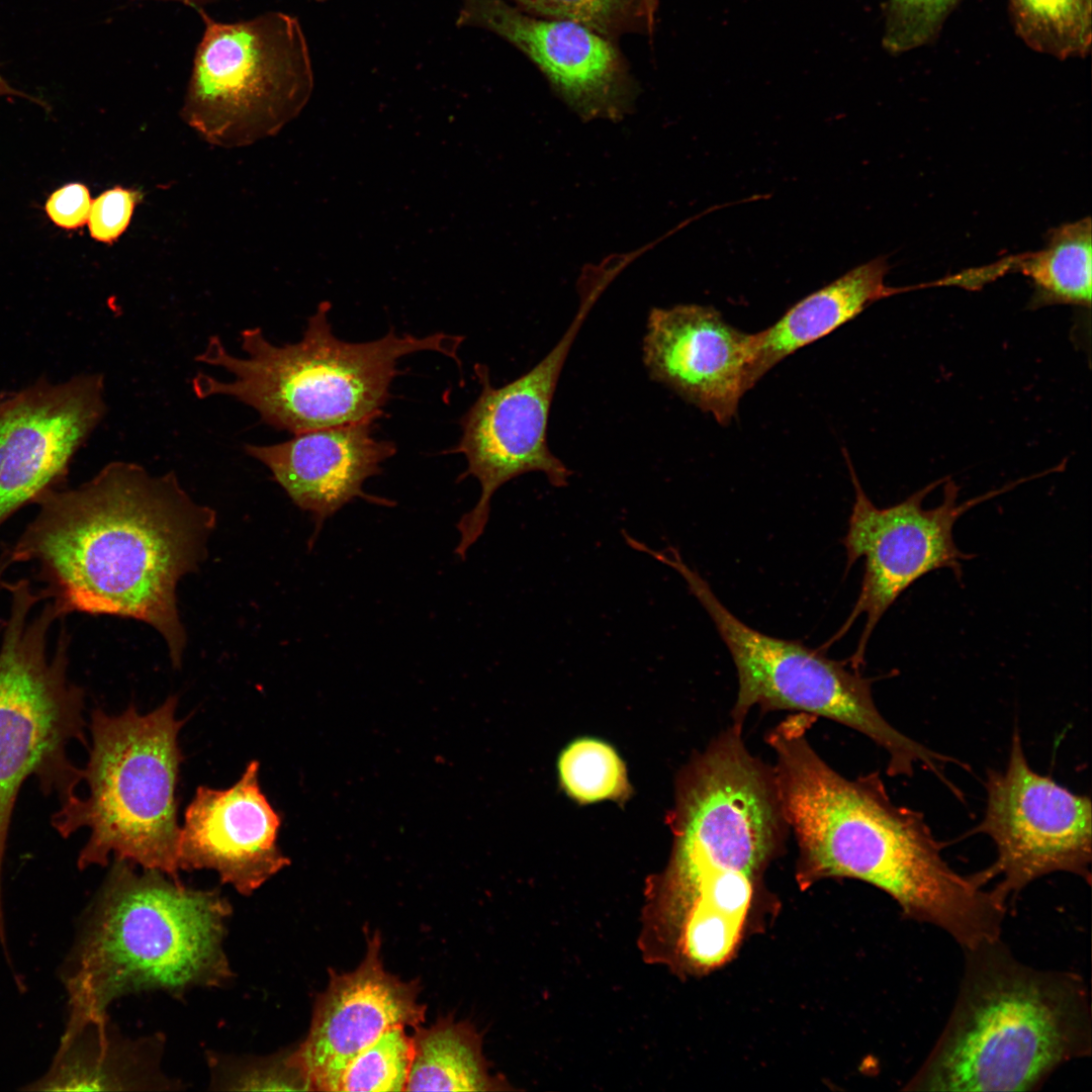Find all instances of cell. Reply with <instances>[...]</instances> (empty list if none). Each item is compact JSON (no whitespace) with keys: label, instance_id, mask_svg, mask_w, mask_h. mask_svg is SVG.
<instances>
[{"label":"cell","instance_id":"obj_1","mask_svg":"<svg viewBox=\"0 0 1092 1092\" xmlns=\"http://www.w3.org/2000/svg\"><path fill=\"white\" fill-rule=\"evenodd\" d=\"M36 503L9 549L13 563H36L48 599L66 615L150 624L179 666L186 635L176 585L203 559L214 511L194 503L174 472L153 476L125 461L106 464L77 487L52 488Z\"/></svg>","mask_w":1092,"mask_h":1092},{"label":"cell","instance_id":"obj_2","mask_svg":"<svg viewBox=\"0 0 1092 1092\" xmlns=\"http://www.w3.org/2000/svg\"><path fill=\"white\" fill-rule=\"evenodd\" d=\"M816 719L795 713L767 735L779 801L799 847L800 886L856 879L960 945L979 939L997 913L994 893L945 861L922 813L896 805L877 774L848 780L830 767L807 737Z\"/></svg>","mask_w":1092,"mask_h":1092},{"label":"cell","instance_id":"obj_3","mask_svg":"<svg viewBox=\"0 0 1092 1092\" xmlns=\"http://www.w3.org/2000/svg\"><path fill=\"white\" fill-rule=\"evenodd\" d=\"M665 868L646 882L639 944L689 953L738 944L788 824L772 767L730 727L680 770Z\"/></svg>","mask_w":1092,"mask_h":1092},{"label":"cell","instance_id":"obj_4","mask_svg":"<svg viewBox=\"0 0 1092 1092\" xmlns=\"http://www.w3.org/2000/svg\"><path fill=\"white\" fill-rule=\"evenodd\" d=\"M231 914L217 890L114 859L59 967L67 1016L107 1015L113 1001L143 991L179 997L225 985L234 976L223 949Z\"/></svg>","mask_w":1092,"mask_h":1092},{"label":"cell","instance_id":"obj_5","mask_svg":"<svg viewBox=\"0 0 1092 1092\" xmlns=\"http://www.w3.org/2000/svg\"><path fill=\"white\" fill-rule=\"evenodd\" d=\"M953 1009L907 1091H1034L1091 1054L1084 980L1019 962L1001 938L966 949Z\"/></svg>","mask_w":1092,"mask_h":1092},{"label":"cell","instance_id":"obj_6","mask_svg":"<svg viewBox=\"0 0 1092 1092\" xmlns=\"http://www.w3.org/2000/svg\"><path fill=\"white\" fill-rule=\"evenodd\" d=\"M323 302L308 317L302 339L277 346L261 328L241 332L245 357L228 351L211 336L195 360L226 371L228 381L205 373L191 380L198 398L233 397L254 408L260 420L278 430L299 434L359 422H374L390 394L397 362L403 356L434 351L454 359L462 337L442 332L425 337L398 336L350 343L338 339Z\"/></svg>","mask_w":1092,"mask_h":1092},{"label":"cell","instance_id":"obj_7","mask_svg":"<svg viewBox=\"0 0 1092 1092\" xmlns=\"http://www.w3.org/2000/svg\"><path fill=\"white\" fill-rule=\"evenodd\" d=\"M177 697L148 714L133 705L118 715L91 714V746L83 783L87 794L61 803L52 824L63 837L87 828L77 867H104L109 857L179 880Z\"/></svg>","mask_w":1092,"mask_h":1092},{"label":"cell","instance_id":"obj_8","mask_svg":"<svg viewBox=\"0 0 1092 1092\" xmlns=\"http://www.w3.org/2000/svg\"><path fill=\"white\" fill-rule=\"evenodd\" d=\"M0 564V934L6 931L2 872L20 788L34 777L60 804L77 793L83 768L69 756L86 744L85 695L68 676L70 638L62 627L53 654L49 634L67 616L28 579L4 581Z\"/></svg>","mask_w":1092,"mask_h":1092},{"label":"cell","instance_id":"obj_9","mask_svg":"<svg viewBox=\"0 0 1092 1092\" xmlns=\"http://www.w3.org/2000/svg\"><path fill=\"white\" fill-rule=\"evenodd\" d=\"M203 21L180 117L207 144L237 149L276 134L313 88L310 53L299 20L268 11L235 22Z\"/></svg>","mask_w":1092,"mask_h":1092},{"label":"cell","instance_id":"obj_10","mask_svg":"<svg viewBox=\"0 0 1092 1092\" xmlns=\"http://www.w3.org/2000/svg\"><path fill=\"white\" fill-rule=\"evenodd\" d=\"M668 565L685 580L689 592L712 619L736 667L737 698L731 711L732 727L742 732L750 709L780 710L824 717L869 737L889 755L887 774L911 777L915 764L929 766L934 751L904 735L881 715L872 679L847 663L831 659L825 650L799 640L762 633L727 609L709 583L681 557Z\"/></svg>","mask_w":1092,"mask_h":1092},{"label":"cell","instance_id":"obj_11","mask_svg":"<svg viewBox=\"0 0 1092 1092\" xmlns=\"http://www.w3.org/2000/svg\"><path fill=\"white\" fill-rule=\"evenodd\" d=\"M846 456L854 487V503L842 539L846 571L858 559L864 560L860 592L847 619L821 648L826 649L866 616V623L853 654L848 658L859 670L880 620L895 601L927 573L948 568L959 581L963 562L974 557L957 546L953 527L972 508L1029 480L1023 478L1001 488L959 503L960 487L944 477L888 508L876 507L862 489Z\"/></svg>","mask_w":1092,"mask_h":1092},{"label":"cell","instance_id":"obj_12","mask_svg":"<svg viewBox=\"0 0 1092 1092\" xmlns=\"http://www.w3.org/2000/svg\"><path fill=\"white\" fill-rule=\"evenodd\" d=\"M581 306L562 338L532 369L494 387L485 366L476 364L481 384L476 400L461 419L462 434L451 453L463 454L467 468L459 480L475 477L481 493L475 507L460 518L455 553L465 558L486 527L490 500L508 481L528 472H542L551 485L564 487L572 471L550 450L547 429L558 379L570 347L586 314Z\"/></svg>","mask_w":1092,"mask_h":1092},{"label":"cell","instance_id":"obj_13","mask_svg":"<svg viewBox=\"0 0 1092 1092\" xmlns=\"http://www.w3.org/2000/svg\"><path fill=\"white\" fill-rule=\"evenodd\" d=\"M985 815L976 831L995 844L997 858L983 873L1008 898L1058 872L1090 884L1092 805L1048 776L1034 771L1014 729L1006 768L989 770Z\"/></svg>","mask_w":1092,"mask_h":1092},{"label":"cell","instance_id":"obj_14","mask_svg":"<svg viewBox=\"0 0 1092 1092\" xmlns=\"http://www.w3.org/2000/svg\"><path fill=\"white\" fill-rule=\"evenodd\" d=\"M458 27L487 30L526 56L583 119L618 120L638 93L615 40L581 23L530 14L508 0H458Z\"/></svg>","mask_w":1092,"mask_h":1092},{"label":"cell","instance_id":"obj_15","mask_svg":"<svg viewBox=\"0 0 1092 1092\" xmlns=\"http://www.w3.org/2000/svg\"><path fill=\"white\" fill-rule=\"evenodd\" d=\"M105 412L100 373L10 391L0 412V526L59 486Z\"/></svg>","mask_w":1092,"mask_h":1092},{"label":"cell","instance_id":"obj_16","mask_svg":"<svg viewBox=\"0 0 1092 1092\" xmlns=\"http://www.w3.org/2000/svg\"><path fill=\"white\" fill-rule=\"evenodd\" d=\"M329 973L307 1035L293 1049L316 1091H341L348 1065L362 1050L390 1027L420 1026L426 1014L419 980L404 982L385 971L377 931L367 937L365 957L354 971Z\"/></svg>","mask_w":1092,"mask_h":1092},{"label":"cell","instance_id":"obj_17","mask_svg":"<svg viewBox=\"0 0 1092 1092\" xmlns=\"http://www.w3.org/2000/svg\"><path fill=\"white\" fill-rule=\"evenodd\" d=\"M754 348L755 333L735 328L715 307L678 304L650 310L643 362L653 380L727 426L748 391Z\"/></svg>","mask_w":1092,"mask_h":1092},{"label":"cell","instance_id":"obj_18","mask_svg":"<svg viewBox=\"0 0 1092 1092\" xmlns=\"http://www.w3.org/2000/svg\"><path fill=\"white\" fill-rule=\"evenodd\" d=\"M250 761L232 787L196 789L178 840L179 871L212 870L223 884L251 895L289 863L277 845L281 824Z\"/></svg>","mask_w":1092,"mask_h":1092},{"label":"cell","instance_id":"obj_19","mask_svg":"<svg viewBox=\"0 0 1092 1092\" xmlns=\"http://www.w3.org/2000/svg\"><path fill=\"white\" fill-rule=\"evenodd\" d=\"M372 433L373 422H359L294 434L271 445L246 444L244 449L270 470L294 505L311 515L317 534L328 518L357 497L390 505L362 488L396 453L394 443L377 440Z\"/></svg>","mask_w":1092,"mask_h":1092},{"label":"cell","instance_id":"obj_20","mask_svg":"<svg viewBox=\"0 0 1092 1092\" xmlns=\"http://www.w3.org/2000/svg\"><path fill=\"white\" fill-rule=\"evenodd\" d=\"M161 1036L130 1039L107 1015L67 1016L48 1070L25 1091H128L177 1088L162 1073Z\"/></svg>","mask_w":1092,"mask_h":1092},{"label":"cell","instance_id":"obj_21","mask_svg":"<svg viewBox=\"0 0 1092 1092\" xmlns=\"http://www.w3.org/2000/svg\"><path fill=\"white\" fill-rule=\"evenodd\" d=\"M889 270L885 257L858 265L796 302L771 326L756 332L747 389L791 354L829 335L876 301L913 290V286L886 285Z\"/></svg>","mask_w":1092,"mask_h":1092},{"label":"cell","instance_id":"obj_22","mask_svg":"<svg viewBox=\"0 0 1092 1092\" xmlns=\"http://www.w3.org/2000/svg\"><path fill=\"white\" fill-rule=\"evenodd\" d=\"M1089 216L1051 229L1045 246L1035 252L1004 257L972 270L981 288L1012 272L1027 277L1032 286L1028 307L1070 304L1090 308L1092 286V233Z\"/></svg>","mask_w":1092,"mask_h":1092},{"label":"cell","instance_id":"obj_23","mask_svg":"<svg viewBox=\"0 0 1092 1092\" xmlns=\"http://www.w3.org/2000/svg\"><path fill=\"white\" fill-rule=\"evenodd\" d=\"M414 1058L405 1091H498L509 1086L489 1073L482 1037L452 1015L415 1027Z\"/></svg>","mask_w":1092,"mask_h":1092},{"label":"cell","instance_id":"obj_24","mask_svg":"<svg viewBox=\"0 0 1092 1092\" xmlns=\"http://www.w3.org/2000/svg\"><path fill=\"white\" fill-rule=\"evenodd\" d=\"M1016 32L1059 59L1083 57L1092 36V0H1008Z\"/></svg>","mask_w":1092,"mask_h":1092},{"label":"cell","instance_id":"obj_25","mask_svg":"<svg viewBox=\"0 0 1092 1092\" xmlns=\"http://www.w3.org/2000/svg\"><path fill=\"white\" fill-rule=\"evenodd\" d=\"M558 774L565 793L581 804L624 801L631 793L622 759L599 739L585 737L568 744L559 755Z\"/></svg>","mask_w":1092,"mask_h":1092},{"label":"cell","instance_id":"obj_26","mask_svg":"<svg viewBox=\"0 0 1092 1092\" xmlns=\"http://www.w3.org/2000/svg\"><path fill=\"white\" fill-rule=\"evenodd\" d=\"M210 1085L216 1090H313L293 1050L267 1057H237L208 1053Z\"/></svg>","mask_w":1092,"mask_h":1092},{"label":"cell","instance_id":"obj_27","mask_svg":"<svg viewBox=\"0 0 1092 1092\" xmlns=\"http://www.w3.org/2000/svg\"><path fill=\"white\" fill-rule=\"evenodd\" d=\"M413 1058V1036L390 1027L351 1061L341 1091H405Z\"/></svg>","mask_w":1092,"mask_h":1092},{"label":"cell","instance_id":"obj_28","mask_svg":"<svg viewBox=\"0 0 1092 1092\" xmlns=\"http://www.w3.org/2000/svg\"><path fill=\"white\" fill-rule=\"evenodd\" d=\"M530 14L581 23L616 40L633 32L651 34L644 0H508Z\"/></svg>","mask_w":1092,"mask_h":1092},{"label":"cell","instance_id":"obj_29","mask_svg":"<svg viewBox=\"0 0 1092 1092\" xmlns=\"http://www.w3.org/2000/svg\"><path fill=\"white\" fill-rule=\"evenodd\" d=\"M960 0H889L884 44L904 53L929 42Z\"/></svg>","mask_w":1092,"mask_h":1092},{"label":"cell","instance_id":"obj_30","mask_svg":"<svg viewBox=\"0 0 1092 1092\" xmlns=\"http://www.w3.org/2000/svg\"><path fill=\"white\" fill-rule=\"evenodd\" d=\"M141 193L131 188L115 186L92 200L87 224L90 237L100 243L112 244L128 228Z\"/></svg>","mask_w":1092,"mask_h":1092},{"label":"cell","instance_id":"obj_31","mask_svg":"<svg viewBox=\"0 0 1092 1092\" xmlns=\"http://www.w3.org/2000/svg\"><path fill=\"white\" fill-rule=\"evenodd\" d=\"M91 204L88 187L74 182L56 189L47 199L44 211L55 225L73 231L87 222Z\"/></svg>","mask_w":1092,"mask_h":1092},{"label":"cell","instance_id":"obj_32","mask_svg":"<svg viewBox=\"0 0 1092 1092\" xmlns=\"http://www.w3.org/2000/svg\"><path fill=\"white\" fill-rule=\"evenodd\" d=\"M0 96H16V97L26 98V99L34 101V102H36V103L43 106V103L40 100H38V99H36L34 97H31L30 95H28V94H26V93H24L22 91H18L14 87L10 86L9 83L1 76V74H0Z\"/></svg>","mask_w":1092,"mask_h":1092},{"label":"cell","instance_id":"obj_33","mask_svg":"<svg viewBox=\"0 0 1092 1092\" xmlns=\"http://www.w3.org/2000/svg\"><path fill=\"white\" fill-rule=\"evenodd\" d=\"M160 1H174V2H179V3H182V4H184V5L192 6V7H194V8H197V9H199V8H201V6H203L204 4H206V3H209V2H211V1H213V0H160Z\"/></svg>","mask_w":1092,"mask_h":1092},{"label":"cell","instance_id":"obj_34","mask_svg":"<svg viewBox=\"0 0 1092 1092\" xmlns=\"http://www.w3.org/2000/svg\"><path fill=\"white\" fill-rule=\"evenodd\" d=\"M314 1H315V2H318V3H325V2H327V1H329V0H314Z\"/></svg>","mask_w":1092,"mask_h":1092}]
</instances>
